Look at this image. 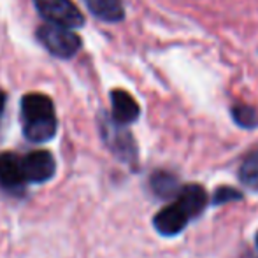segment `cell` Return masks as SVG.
Returning <instances> with one entry per match:
<instances>
[{"instance_id": "cell-2", "label": "cell", "mask_w": 258, "mask_h": 258, "mask_svg": "<svg viewBox=\"0 0 258 258\" xmlns=\"http://www.w3.org/2000/svg\"><path fill=\"white\" fill-rule=\"evenodd\" d=\"M99 128H100L102 141L105 143V146L111 150V153L118 160L128 163V165H136L139 153H137V144L134 141L132 134L123 125L116 123L107 114H100Z\"/></svg>"}, {"instance_id": "cell-4", "label": "cell", "mask_w": 258, "mask_h": 258, "mask_svg": "<svg viewBox=\"0 0 258 258\" xmlns=\"http://www.w3.org/2000/svg\"><path fill=\"white\" fill-rule=\"evenodd\" d=\"M34 6L49 25L71 30L85 25V16L72 0H34Z\"/></svg>"}, {"instance_id": "cell-14", "label": "cell", "mask_w": 258, "mask_h": 258, "mask_svg": "<svg viewBox=\"0 0 258 258\" xmlns=\"http://www.w3.org/2000/svg\"><path fill=\"white\" fill-rule=\"evenodd\" d=\"M242 199V194L239 190L232 186H220L216 191H214V197H213V202L216 206L220 204H227V202H237Z\"/></svg>"}, {"instance_id": "cell-1", "label": "cell", "mask_w": 258, "mask_h": 258, "mask_svg": "<svg viewBox=\"0 0 258 258\" xmlns=\"http://www.w3.org/2000/svg\"><path fill=\"white\" fill-rule=\"evenodd\" d=\"M23 136L30 143H48L58 128L54 104L44 93H27L21 99Z\"/></svg>"}, {"instance_id": "cell-9", "label": "cell", "mask_w": 258, "mask_h": 258, "mask_svg": "<svg viewBox=\"0 0 258 258\" xmlns=\"http://www.w3.org/2000/svg\"><path fill=\"white\" fill-rule=\"evenodd\" d=\"M176 202H179V206L186 211L190 218H197L207 206V194L201 184H184Z\"/></svg>"}, {"instance_id": "cell-8", "label": "cell", "mask_w": 258, "mask_h": 258, "mask_svg": "<svg viewBox=\"0 0 258 258\" xmlns=\"http://www.w3.org/2000/svg\"><path fill=\"white\" fill-rule=\"evenodd\" d=\"M141 114L139 104L125 90H112L111 92V118L116 123L126 126L134 123Z\"/></svg>"}, {"instance_id": "cell-10", "label": "cell", "mask_w": 258, "mask_h": 258, "mask_svg": "<svg viewBox=\"0 0 258 258\" xmlns=\"http://www.w3.org/2000/svg\"><path fill=\"white\" fill-rule=\"evenodd\" d=\"M83 2L93 16L107 23H118L125 18L121 0H83Z\"/></svg>"}, {"instance_id": "cell-13", "label": "cell", "mask_w": 258, "mask_h": 258, "mask_svg": "<svg viewBox=\"0 0 258 258\" xmlns=\"http://www.w3.org/2000/svg\"><path fill=\"white\" fill-rule=\"evenodd\" d=\"M232 118L242 128H256L258 126V112L255 107L248 104H235L232 105Z\"/></svg>"}, {"instance_id": "cell-6", "label": "cell", "mask_w": 258, "mask_h": 258, "mask_svg": "<svg viewBox=\"0 0 258 258\" xmlns=\"http://www.w3.org/2000/svg\"><path fill=\"white\" fill-rule=\"evenodd\" d=\"M191 218L188 216V213L179 206V202H174V204L165 206L163 209H160L153 218V225L156 232L165 237H172L177 235Z\"/></svg>"}, {"instance_id": "cell-12", "label": "cell", "mask_w": 258, "mask_h": 258, "mask_svg": "<svg viewBox=\"0 0 258 258\" xmlns=\"http://www.w3.org/2000/svg\"><path fill=\"white\" fill-rule=\"evenodd\" d=\"M239 179L244 186L258 190V148L244 156L239 167Z\"/></svg>"}, {"instance_id": "cell-3", "label": "cell", "mask_w": 258, "mask_h": 258, "mask_svg": "<svg viewBox=\"0 0 258 258\" xmlns=\"http://www.w3.org/2000/svg\"><path fill=\"white\" fill-rule=\"evenodd\" d=\"M35 35H37L39 42L53 56L63 58V60L76 56L83 44L78 34H74L71 28L58 27V25H41L37 28V32H35Z\"/></svg>"}, {"instance_id": "cell-7", "label": "cell", "mask_w": 258, "mask_h": 258, "mask_svg": "<svg viewBox=\"0 0 258 258\" xmlns=\"http://www.w3.org/2000/svg\"><path fill=\"white\" fill-rule=\"evenodd\" d=\"M27 184L23 172V156L11 151L0 153V186L7 191H16Z\"/></svg>"}, {"instance_id": "cell-16", "label": "cell", "mask_w": 258, "mask_h": 258, "mask_svg": "<svg viewBox=\"0 0 258 258\" xmlns=\"http://www.w3.org/2000/svg\"><path fill=\"white\" fill-rule=\"evenodd\" d=\"M256 244H258V234H256Z\"/></svg>"}, {"instance_id": "cell-11", "label": "cell", "mask_w": 258, "mask_h": 258, "mask_svg": "<svg viewBox=\"0 0 258 258\" xmlns=\"http://www.w3.org/2000/svg\"><path fill=\"white\" fill-rule=\"evenodd\" d=\"M150 186L160 199H177V195L183 190V184L179 183L177 176L167 170H156L150 177Z\"/></svg>"}, {"instance_id": "cell-15", "label": "cell", "mask_w": 258, "mask_h": 258, "mask_svg": "<svg viewBox=\"0 0 258 258\" xmlns=\"http://www.w3.org/2000/svg\"><path fill=\"white\" fill-rule=\"evenodd\" d=\"M6 92L4 90H0V116H2V112H4V107H6Z\"/></svg>"}, {"instance_id": "cell-5", "label": "cell", "mask_w": 258, "mask_h": 258, "mask_svg": "<svg viewBox=\"0 0 258 258\" xmlns=\"http://www.w3.org/2000/svg\"><path fill=\"white\" fill-rule=\"evenodd\" d=\"M54 170H56V162L49 151L37 150L23 156V172L27 183H46L54 176Z\"/></svg>"}]
</instances>
